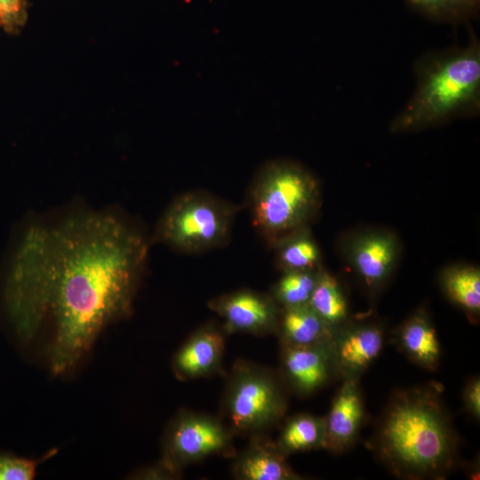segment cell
Returning <instances> with one entry per match:
<instances>
[{"label": "cell", "instance_id": "obj_4", "mask_svg": "<svg viewBox=\"0 0 480 480\" xmlns=\"http://www.w3.org/2000/svg\"><path fill=\"white\" fill-rule=\"evenodd\" d=\"M319 204L316 179L306 168L289 160H273L262 165L248 197L253 227L275 245L305 230Z\"/></svg>", "mask_w": 480, "mask_h": 480}, {"label": "cell", "instance_id": "obj_17", "mask_svg": "<svg viewBox=\"0 0 480 480\" xmlns=\"http://www.w3.org/2000/svg\"><path fill=\"white\" fill-rule=\"evenodd\" d=\"M276 444L286 457L296 452L325 449L324 418L308 413L289 418Z\"/></svg>", "mask_w": 480, "mask_h": 480}, {"label": "cell", "instance_id": "obj_5", "mask_svg": "<svg viewBox=\"0 0 480 480\" xmlns=\"http://www.w3.org/2000/svg\"><path fill=\"white\" fill-rule=\"evenodd\" d=\"M286 388L279 373L237 360L227 379L220 420L234 436L262 434L283 420Z\"/></svg>", "mask_w": 480, "mask_h": 480}, {"label": "cell", "instance_id": "obj_23", "mask_svg": "<svg viewBox=\"0 0 480 480\" xmlns=\"http://www.w3.org/2000/svg\"><path fill=\"white\" fill-rule=\"evenodd\" d=\"M28 0H0V28L10 35L19 34L28 20Z\"/></svg>", "mask_w": 480, "mask_h": 480}, {"label": "cell", "instance_id": "obj_16", "mask_svg": "<svg viewBox=\"0 0 480 480\" xmlns=\"http://www.w3.org/2000/svg\"><path fill=\"white\" fill-rule=\"evenodd\" d=\"M280 344L310 346L331 340L332 332L308 304L281 308L277 333Z\"/></svg>", "mask_w": 480, "mask_h": 480}, {"label": "cell", "instance_id": "obj_21", "mask_svg": "<svg viewBox=\"0 0 480 480\" xmlns=\"http://www.w3.org/2000/svg\"><path fill=\"white\" fill-rule=\"evenodd\" d=\"M318 270L284 272L273 287L272 298L281 308L308 304Z\"/></svg>", "mask_w": 480, "mask_h": 480}, {"label": "cell", "instance_id": "obj_9", "mask_svg": "<svg viewBox=\"0 0 480 480\" xmlns=\"http://www.w3.org/2000/svg\"><path fill=\"white\" fill-rule=\"evenodd\" d=\"M280 351L279 374L297 395H311L337 375L331 340L310 346L281 344Z\"/></svg>", "mask_w": 480, "mask_h": 480}, {"label": "cell", "instance_id": "obj_19", "mask_svg": "<svg viewBox=\"0 0 480 480\" xmlns=\"http://www.w3.org/2000/svg\"><path fill=\"white\" fill-rule=\"evenodd\" d=\"M441 285L446 296L471 316L480 312V271L469 265H456L444 269Z\"/></svg>", "mask_w": 480, "mask_h": 480}, {"label": "cell", "instance_id": "obj_8", "mask_svg": "<svg viewBox=\"0 0 480 480\" xmlns=\"http://www.w3.org/2000/svg\"><path fill=\"white\" fill-rule=\"evenodd\" d=\"M208 308L223 319L226 333L276 334L280 308L271 295L238 290L210 300Z\"/></svg>", "mask_w": 480, "mask_h": 480}, {"label": "cell", "instance_id": "obj_7", "mask_svg": "<svg viewBox=\"0 0 480 480\" xmlns=\"http://www.w3.org/2000/svg\"><path fill=\"white\" fill-rule=\"evenodd\" d=\"M233 436L220 419L182 410L167 428L163 456L157 463L177 479L192 463L212 456L234 458L236 451Z\"/></svg>", "mask_w": 480, "mask_h": 480}, {"label": "cell", "instance_id": "obj_11", "mask_svg": "<svg viewBox=\"0 0 480 480\" xmlns=\"http://www.w3.org/2000/svg\"><path fill=\"white\" fill-rule=\"evenodd\" d=\"M348 257L355 271L371 289L380 287L390 276L397 261V239L384 231H369L351 239Z\"/></svg>", "mask_w": 480, "mask_h": 480}, {"label": "cell", "instance_id": "obj_22", "mask_svg": "<svg viewBox=\"0 0 480 480\" xmlns=\"http://www.w3.org/2000/svg\"><path fill=\"white\" fill-rule=\"evenodd\" d=\"M413 8L439 21L458 22L475 16L480 0H406Z\"/></svg>", "mask_w": 480, "mask_h": 480}, {"label": "cell", "instance_id": "obj_25", "mask_svg": "<svg viewBox=\"0 0 480 480\" xmlns=\"http://www.w3.org/2000/svg\"><path fill=\"white\" fill-rule=\"evenodd\" d=\"M462 401L468 413L475 420L480 419V379L471 378L464 387Z\"/></svg>", "mask_w": 480, "mask_h": 480}, {"label": "cell", "instance_id": "obj_13", "mask_svg": "<svg viewBox=\"0 0 480 480\" xmlns=\"http://www.w3.org/2000/svg\"><path fill=\"white\" fill-rule=\"evenodd\" d=\"M364 419V404L358 378H344L324 417L325 449L340 453L350 448Z\"/></svg>", "mask_w": 480, "mask_h": 480}, {"label": "cell", "instance_id": "obj_1", "mask_svg": "<svg viewBox=\"0 0 480 480\" xmlns=\"http://www.w3.org/2000/svg\"><path fill=\"white\" fill-rule=\"evenodd\" d=\"M147 256L144 236L109 212L32 224L6 267L5 314L26 341L50 323V368L56 375L68 372L108 324L132 312Z\"/></svg>", "mask_w": 480, "mask_h": 480}, {"label": "cell", "instance_id": "obj_15", "mask_svg": "<svg viewBox=\"0 0 480 480\" xmlns=\"http://www.w3.org/2000/svg\"><path fill=\"white\" fill-rule=\"evenodd\" d=\"M398 348L414 364L434 371L439 363L441 348L436 332L425 311L411 316L396 335Z\"/></svg>", "mask_w": 480, "mask_h": 480}, {"label": "cell", "instance_id": "obj_3", "mask_svg": "<svg viewBox=\"0 0 480 480\" xmlns=\"http://www.w3.org/2000/svg\"><path fill=\"white\" fill-rule=\"evenodd\" d=\"M417 87L392 121L393 132L436 126L480 110V44L473 36L465 47L428 52L415 66Z\"/></svg>", "mask_w": 480, "mask_h": 480}, {"label": "cell", "instance_id": "obj_20", "mask_svg": "<svg viewBox=\"0 0 480 480\" xmlns=\"http://www.w3.org/2000/svg\"><path fill=\"white\" fill-rule=\"evenodd\" d=\"M276 246L278 247V265L284 272L317 269L320 252L306 229L285 238Z\"/></svg>", "mask_w": 480, "mask_h": 480}, {"label": "cell", "instance_id": "obj_10", "mask_svg": "<svg viewBox=\"0 0 480 480\" xmlns=\"http://www.w3.org/2000/svg\"><path fill=\"white\" fill-rule=\"evenodd\" d=\"M385 340L382 329L373 324H345L332 336L331 345L336 374L359 376L380 356Z\"/></svg>", "mask_w": 480, "mask_h": 480}, {"label": "cell", "instance_id": "obj_2", "mask_svg": "<svg viewBox=\"0 0 480 480\" xmlns=\"http://www.w3.org/2000/svg\"><path fill=\"white\" fill-rule=\"evenodd\" d=\"M439 383L393 394L379 422L373 446L396 476L442 478L455 465L459 438Z\"/></svg>", "mask_w": 480, "mask_h": 480}, {"label": "cell", "instance_id": "obj_24", "mask_svg": "<svg viewBox=\"0 0 480 480\" xmlns=\"http://www.w3.org/2000/svg\"><path fill=\"white\" fill-rule=\"evenodd\" d=\"M38 460L0 453V480H31Z\"/></svg>", "mask_w": 480, "mask_h": 480}, {"label": "cell", "instance_id": "obj_14", "mask_svg": "<svg viewBox=\"0 0 480 480\" xmlns=\"http://www.w3.org/2000/svg\"><path fill=\"white\" fill-rule=\"evenodd\" d=\"M232 477L237 480H300L304 477L287 463L276 442L257 434L234 457Z\"/></svg>", "mask_w": 480, "mask_h": 480}, {"label": "cell", "instance_id": "obj_18", "mask_svg": "<svg viewBox=\"0 0 480 480\" xmlns=\"http://www.w3.org/2000/svg\"><path fill=\"white\" fill-rule=\"evenodd\" d=\"M308 305L332 333L348 323V304L341 287L338 281L324 270H318Z\"/></svg>", "mask_w": 480, "mask_h": 480}, {"label": "cell", "instance_id": "obj_6", "mask_svg": "<svg viewBox=\"0 0 480 480\" xmlns=\"http://www.w3.org/2000/svg\"><path fill=\"white\" fill-rule=\"evenodd\" d=\"M235 207L208 192L188 191L177 196L163 213L156 238L186 253L204 252L228 240Z\"/></svg>", "mask_w": 480, "mask_h": 480}, {"label": "cell", "instance_id": "obj_12", "mask_svg": "<svg viewBox=\"0 0 480 480\" xmlns=\"http://www.w3.org/2000/svg\"><path fill=\"white\" fill-rule=\"evenodd\" d=\"M226 332L213 324L195 331L175 354L172 370L180 380L213 375L222 370Z\"/></svg>", "mask_w": 480, "mask_h": 480}]
</instances>
